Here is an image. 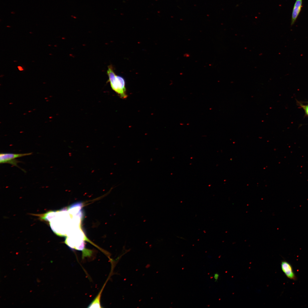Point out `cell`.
I'll list each match as a JSON object with an SVG mask.
<instances>
[{"instance_id": "cell-1", "label": "cell", "mask_w": 308, "mask_h": 308, "mask_svg": "<svg viewBox=\"0 0 308 308\" xmlns=\"http://www.w3.org/2000/svg\"><path fill=\"white\" fill-rule=\"evenodd\" d=\"M112 65L108 66L107 74L110 86L121 98L125 99L127 97L125 80L121 76L117 75Z\"/></svg>"}, {"instance_id": "cell-2", "label": "cell", "mask_w": 308, "mask_h": 308, "mask_svg": "<svg viewBox=\"0 0 308 308\" xmlns=\"http://www.w3.org/2000/svg\"><path fill=\"white\" fill-rule=\"evenodd\" d=\"M31 153H1L0 154V163H8L16 167H18L17 163L20 161L16 158L32 154Z\"/></svg>"}, {"instance_id": "cell-3", "label": "cell", "mask_w": 308, "mask_h": 308, "mask_svg": "<svg viewBox=\"0 0 308 308\" xmlns=\"http://www.w3.org/2000/svg\"><path fill=\"white\" fill-rule=\"evenodd\" d=\"M281 267L282 270L288 278L294 280H297V278L290 264L286 261H283L281 262Z\"/></svg>"}, {"instance_id": "cell-4", "label": "cell", "mask_w": 308, "mask_h": 308, "mask_svg": "<svg viewBox=\"0 0 308 308\" xmlns=\"http://www.w3.org/2000/svg\"><path fill=\"white\" fill-rule=\"evenodd\" d=\"M303 0H296L294 4L292 11L291 25L292 26L295 23L301 10Z\"/></svg>"}, {"instance_id": "cell-5", "label": "cell", "mask_w": 308, "mask_h": 308, "mask_svg": "<svg viewBox=\"0 0 308 308\" xmlns=\"http://www.w3.org/2000/svg\"><path fill=\"white\" fill-rule=\"evenodd\" d=\"M109 278H108L107 280H106L105 283L103 285L100 291L99 292L98 295L93 299L90 304L88 305V308H102L100 302L101 297L103 289L106 284Z\"/></svg>"}, {"instance_id": "cell-6", "label": "cell", "mask_w": 308, "mask_h": 308, "mask_svg": "<svg viewBox=\"0 0 308 308\" xmlns=\"http://www.w3.org/2000/svg\"><path fill=\"white\" fill-rule=\"evenodd\" d=\"M219 276V274L218 273H214V278L215 282H217L218 281Z\"/></svg>"}, {"instance_id": "cell-7", "label": "cell", "mask_w": 308, "mask_h": 308, "mask_svg": "<svg viewBox=\"0 0 308 308\" xmlns=\"http://www.w3.org/2000/svg\"><path fill=\"white\" fill-rule=\"evenodd\" d=\"M302 107L305 110L306 114L308 115V105L303 106Z\"/></svg>"}, {"instance_id": "cell-8", "label": "cell", "mask_w": 308, "mask_h": 308, "mask_svg": "<svg viewBox=\"0 0 308 308\" xmlns=\"http://www.w3.org/2000/svg\"><path fill=\"white\" fill-rule=\"evenodd\" d=\"M11 13L13 14H15V12L14 11H12L11 12Z\"/></svg>"}]
</instances>
